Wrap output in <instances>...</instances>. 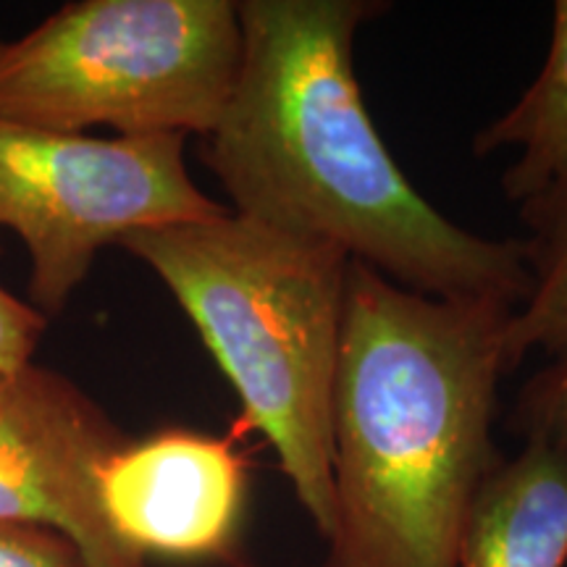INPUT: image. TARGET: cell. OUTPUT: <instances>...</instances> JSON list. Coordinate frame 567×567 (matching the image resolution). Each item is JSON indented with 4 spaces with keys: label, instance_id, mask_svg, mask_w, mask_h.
Masks as SVG:
<instances>
[{
    "label": "cell",
    "instance_id": "12",
    "mask_svg": "<svg viewBox=\"0 0 567 567\" xmlns=\"http://www.w3.org/2000/svg\"><path fill=\"white\" fill-rule=\"evenodd\" d=\"M0 567H84L66 536L32 523L0 520Z\"/></svg>",
    "mask_w": 567,
    "mask_h": 567
},
{
    "label": "cell",
    "instance_id": "10",
    "mask_svg": "<svg viewBox=\"0 0 567 567\" xmlns=\"http://www.w3.org/2000/svg\"><path fill=\"white\" fill-rule=\"evenodd\" d=\"M517 213L528 229L520 247L530 289L505 331L509 371L534 350L549 358L567 350V179L517 205Z\"/></svg>",
    "mask_w": 567,
    "mask_h": 567
},
{
    "label": "cell",
    "instance_id": "13",
    "mask_svg": "<svg viewBox=\"0 0 567 567\" xmlns=\"http://www.w3.org/2000/svg\"><path fill=\"white\" fill-rule=\"evenodd\" d=\"M45 326V316L0 287V368L30 363Z\"/></svg>",
    "mask_w": 567,
    "mask_h": 567
},
{
    "label": "cell",
    "instance_id": "7",
    "mask_svg": "<svg viewBox=\"0 0 567 567\" xmlns=\"http://www.w3.org/2000/svg\"><path fill=\"white\" fill-rule=\"evenodd\" d=\"M161 429L132 439L101 476L118 538L142 557L237 565L247 507V460L237 439Z\"/></svg>",
    "mask_w": 567,
    "mask_h": 567
},
{
    "label": "cell",
    "instance_id": "8",
    "mask_svg": "<svg viewBox=\"0 0 567 567\" xmlns=\"http://www.w3.org/2000/svg\"><path fill=\"white\" fill-rule=\"evenodd\" d=\"M567 565V450L526 442L481 488L455 567Z\"/></svg>",
    "mask_w": 567,
    "mask_h": 567
},
{
    "label": "cell",
    "instance_id": "1",
    "mask_svg": "<svg viewBox=\"0 0 567 567\" xmlns=\"http://www.w3.org/2000/svg\"><path fill=\"white\" fill-rule=\"evenodd\" d=\"M386 3L239 0L243 63L200 158L231 213L342 250L410 292L517 310L520 239L439 213L396 166L354 74V34Z\"/></svg>",
    "mask_w": 567,
    "mask_h": 567
},
{
    "label": "cell",
    "instance_id": "9",
    "mask_svg": "<svg viewBox=\"0 0 567 567\" xmlns=\"http://www.w3.org/2000/svg\"><path fill=\"white\" fill-rule=\"evenodd\" d=\"M517 147V161L502 174V193L523 205L567 179V0L551 9V38L542 71L513 109L476 134L473 153Z\"/></svg>",
    "mask_w": 567,
    "mask_h": 567
},
{
    "label": "cell",
    "instance_id": "4",
    "mask_svg": "<svg viewBox=\"0 0 567 567\" xmlns=\"http://www.w3.org/2000/svg\"><path fill=\"white\" fill-rule=\"evenodd\" d=\"M243 63L234 0H82L0 38V118L116 137L218 124Z\"/></svg>",
    "mask_w": 567,
    "mask_h": 567
},
{
    "label": "cell",
    "instance_id": "2",
    "mask_svg": "<svg viewBox=\"0 0 567 567\" xmlns=\"http://www.w3.org/2000/svg\"><path fill=\"white\" fill-rule=\"evenodd\" d=\"M513 308L425 297L350 264L331 410L329 567H455L505 457L494 444Z\"/></svg>",
    "mask_w": 567,
    "mask_h": 567
},
{
    "label": "cell",
    "instance_id": "11",
    "mask_svg": "<svg viewBox=\"0 0 567 567\" xmlns=\"http://www.w3.org/2000/svg\"><path fill=\"white\" fill-rule=\"evenodd\" d=\"M517 439L567 450V350L530 375L517 392L507 415Z\"/></svg>",
    "mask_w": 567,
    "mask_h": 567
},
{
    "label": "cell",
    "instance_id": "3",
    "mask_svg": "<svg viewBox=\"0 0 567 567\" xmlns=\"http://www.w3.org/2000/svg\"><path fill=\"white\" fill-rule=\"evenodd\" d=\"M195 323L239 396V425L274 446L321 538L334 530L331 410L342 350V250L224 213L122 243Z\"/></svg>",
    "mask_w": 567,
    "mask_h": 567
},
{
    "label": "cell",
    "instance_id": "6",
    "mask_svg": "<svg viewBox=\"0 0 567 567\" xmlns=\"http://www.w3.org/2000/svg\"><path fill=\"white\" fill-rule=\"evenodd\" d=\"M130 442L63 373L0 368V520L59 530L84 567H147L113 530L101 499L105 465Z\"/></svg>",
    "mask_w": 567,
    "mask_h": 567
},
{
    "label": "cell",
    "instance_id": "14",
    "mask_svg": "<svg viewBox=\"0 0 567 567\" xmlns=\"http://www.w3.org/2000/svg\"><path fill=\"white\" fill-rule=\"evenodd\" d=\"M323 567H329V565H323Z\"/></svg>",
    "mask_w": 567,
    "mask_h": 567
},
{
    "label": "cell",
    "instance_id": "5",
    "mask_svg": "<svg viewBox=\"0 0 567 567\" xmlns=\"http://www.w3.org/2000/svg\"><path fill=\"white\" fill-rule=\"evenodd\" d=\"M182 134L87 137L0 118V231L30 252V300L59 316L97 252L134 231L229 213L197 187Z\"/></svg>",
    "mask_w": 567,
    "mask_h": 567
}]
</instances>
